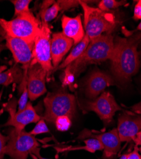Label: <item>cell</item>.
<instances>
[{"instance_id": "35", "label": "cell", "mask_w": 141, "mask_h": 159, "mask_svg": "<svg viewBox=\"0 0 141 159\" xmlns=\"http://www.w3.org/2000/svg\"><path fill=\"white\" fill-rule=\"evenodd\" d=\"M135 31H141V22L139 23V24L138 25V26L137 27Z\"/></svg>"}, {"instance_id": "6", "label": "cell", "mask_w": 141, "mask_h": 159, "mask_svg": "<svg viewBox=\"0 0 141 159\" xmlns=\"http://www.w3.org/2000/svg\"><path fill=\"white\" fill-rule=\"evenodd\" d=\"M8 141L5 148V155L11 159H27L29 155L39 148L40 144L34 136L24 130L10 128Z\"/></svg>"}, {"instance_id": "17", "label": "cell", "mask_w": 141, "mask_h": 159, "mask_svg": "<svg viewBox=\"0 0 141 159\" xmlns=\"http://www.w3.org/2000/svg\"><path fill=\"white\" fill-rule=\"evenodd\" d=\"M90 42V39L86 34H85L82 40L79 43L75 45L74 48H73L68 56L63 61V62L60 64V65L56 68L55 71L65 69L77 59H78L85 52Z\"/></svg>"}, {"instance_id": "14", "label": "cell", "mask_w": 141, "mask_h": 159, "mask_svg": "<svg viewBox=\"0 0 141 159\" xmlns=\"http://www.w3.org/2000/svg\"><path fill=\"white\" fill-rule=\"evenodd\" d=\"M114 85V80L110 75L96 68L92 71L86 82L85 96L89 99L94 100L104 92L105 89Z\"/></svg>"}, {"instance_id": "9", "label": "cell", "mask_w": 141, "mask_h": 159, "mask_svg": "<svg viewBox=\"0 0 141 159\" xmlns=\"http://www.w3.org/2000/svg\"><path fill=\"white\" fill-rule=\"evenodd\" d=\"M4 110L9 113L7 122L3 126H11L19 130H24L25 127L31 123H37L42 118L37 113L31 102H28L24 110L15 113V101L13 99L7 103Z\"/></svg>"}, {"instance_id": "13", "label": "cell", "mask_w": 141, "mask_h": 159, "mask_svg": "<svg viewBox=\"0 0 141 159\" xmlns=\"http://www.w3.org/2000/svg\"><path fill=\"white\" fill-rule=\"evenodd\" d=\"M46 73L42 66L30 65L27 71V88L31 101H34L46 92Z\"/></svg>"}, {"instance_id": "7", "label": "cell", "mask_w": 141, "mask_h": 159, "mask_svg": "<svg viewBox=\"0 0 141 159\" xmlns=\"http://www.w3.org/2000/svg\"><path fill=\"white\" fill-rule=\"evenodd\" d=\"M51 31L48 24L42 22L39 33L35 38L33 58L30 65L40 64L46 73V80L51 81L54 68L51 57Z\"/></svg>"}, {"instance_id": "23", "label": "cell", "mask_w": 141, "mask_h": 159, "mask_svg": "<svg viewBox=\"0 0 141 159\" xmlns=\"http://www.w3.org/2000/svg\"><path fill=\"white\" fill-rule=\"evenodd\" d=\"M84 143L89 149V152L95 153L97 151L103 150V146L96 138H90L84 140Z\"/></svg>"}, {"instance_id": "1", "label": "cell", "mask_w": 141, "mask_h": 159, "mask_svg": "<svg viewBox=\"0 0 141 159\" xmlns=\"http://www.w3.org/2000/svg\"><path fill=\"white\" fill-rule=\"evenodd\" d=\"M141 42V33L129 38L117 37L114 39V50L110 59L111 71L121 84L129 82L140 67L138 46Z\"/></svg>"}, {"instance_id": "4", "label": "cell", "mask_w": 141, "mask_h": 159, "mask_svg": "<svg viewBox=\"0 0 141 159\" xmlns=\"http://www.w3.org/2000/svg\"><path fill=\"white\" fill-rule=\"evenodd\" d=\"M42 22L30 11L24 12L10 20L0 19V28L5 36L24 39L34 45L35 38L40 30Z\"/></svg>"}, {"instance_id": "29", "label": "cell", "mask_w": 141, "mask_h": 159, "mask_svg": "<svg viewBox=\"0 0 141 159\" xmlns=\"http://www.w3.org/2000/svg\"><path fill=\"white\" fill-rule=\"evenodd\" d=\"M3 90L0 92V99L2 96ZM8 141V137L3 135L0 132V159H3L5 155V148Z\"/></svg>"}, {"instance_id": "28", "label": "cell", "mask_w": 141, "mask_h": 159, "mask_svg": "<svg viewBox=\"0 0 141 159\" xmlns=\"http://www.w3.org/2000/svg\"><path fill=\"white\" fill-rule=\"evenodd\" d=\"M132 110L135 113H138V114H141V101L139 102V103L132 106L131 107ZM135 143V147H138V146H141V132H140L139 133L137 134L135 141H134Z\"/></svg>"}, {"instance_id": "26", "label": "cell", "mask_w": 141, "mask_h": 159, "mask_svg": "<svg viewBox=\"0 0 141 159\" xmlns=\"http://www.w3.org/2000/svg\"><path fill=\"white\" fill-rule=\"evenodd\" d=\"M60 7V11L62 12L70 10L71 8H77L79 5H80V1H76V0H59L57 2Z\"/></svg>"}, {"instance_id": "18", "label": "cell", "mask_w": 141, "mask_h": 159, "mask_svg": "<svg viewBox=\"0 0 141 159\" xmlns=\"http://www.w3.org/2000/svg\"><path fill=\"white\" fill-rule=\"evenodd\" d=\"M60 11V7L57 2L53 1V0L43 1L40 10L41 22L48 24L57 16Z\"/></svg>"}, {"instance_id": "3", "label": "cell", "mask_w": 141, "mask_h": 159, "mask_svg": "<svg viewBox=\"0 0 141 159\" xmlns=\"http://www.w3.org/2000/svg\"><path fill=\"white\" fill-rule=\"evenodd\" d=\"M83 10L85 34L90 40L106 33H111L117 25V19L109 11L88 5L86 2L80 1Z\"/></svg>"}, {"instance_id": "21", "label": "cell", "mask_w": 141, "mask_h": 159, "mask_svg": "<svg viewBox=\"0 0 141 159\" xmlns=\"http://www.w3.org/2000/svg\"><path fill=\"white\" fill-rule=\"evenodd\" d=\"M32 1L31 0H14V1H10L11 3L14 4L15 12L14 17L19 16L24 12L30 11L29 6Z\"/></svg>"}, {"instance_id": "2", "label": "cell", "mask_w": 141, "mask_h": 159, "mask_svg": "<svg viewBox=\"0 0 141 159\" xmlns=\"http://www.w3.org/2000/svg\"><path fill=\"white\" fill-rule=\"evenodd\" d=\"M114 50V38L106 33L90 40L83 54L68 67L74 76H78L87 66L99 64L111 59Z\"/></svg>"}, {"instance_id": "24", "label": "cell", "mask_w": 141, "mask_h": 159, "mask_svg": "<svg viewBox=\"0 0 141 159\" xmlns=\"http://www.w3.org/2000/svg\"><path fill=\"white\" fill-rule=\"evenodd\" d=\"M75 80V76L73 72L69 70L68 67L64 69V71L61 77L62 81V87L65 88L69 86L70 88L73 85Z\"/></svg>"}, {"instance_id": "20", "label": "cell", "mask_w": 141, "mask_h": 159, "mask_svg": "<svg viewBox=\"0 0 141 159\" xmlns=\"http://www.w3.org/2000/svg\"><path fill=\"white\" fill-rule=\"evenodd\" d=\"M126 3V1H116V0H102L98 5V8L104 11H109V10L118 8Z\"/></svg>"}, {"instance_id": "25", "label": "cell", "mask_w": 141, "mask_h": 159, "mask_svg": "<svg viewBox=\"0 0 141 159\" xmlns=\"http://www.w3.org/2000/svg\"><path fill=\"white\" fill-rule=\"evenodd\" d=\"M48 132H50L48 127L46 124L45 123V120H43V118H42L41 120H40L37 122L36 126L29 132V133L33 136H36V135L41 134L48 133Z\"/></svg>"}, {"instance_id": "36", "label": "cell", "mask_w": 141, "mask_h": 159, "mask_svg": "<svg viewBox=\"0 0 141 159\" xmlns=\"http://www.w3.org/2000/svg\"><path fill=\"white\" fill-rule=\"evenodd\" d=\"M138 150H139V153H140V157H141V146H140V148H139Z\"/></svg>"}, {"instance_id": "31", "label": "cell", "mask_w": 141, "mask_h": 159, "mask_svg": "<svg viewBox=\"0 0 141 159\" xmlns=\"http://www.w3.org/2000/svg\"><path fill=\"white\" fill-rule=\"evenodd\" d=\"M133 19L135 20H141V0L137 1V3L135 5Z\"/></svg>"}, {"instance_id": "32", "label": "cell", "mask_w": 141, "mask_h": 159, "mask_svg": "<svg viewBox=\"0 0 141 159\" xmlns=\"http://www.w3.org/2000/svg\"><path fill=\"white\" fill-rule=\"evenodd\" d=\"M127 159H141V157L137 147H135L134 150L129 153Z\"/></svg>"}, {"instance_id": "34", "label": "cell", "mask_w": 141, "mask_h": 159, "mask_svg": "<svg viewBox=\"0 0 141 159\" xmlns=\"http://www.w3.org/2000/svg\"><path fill=\"white\" fill-rule=\"evenodd\" d=\"M7 47L5 44H3L2 43H0V54H1L2 51H3L4 50H7ZM0 61H1V57H0Z\"/></svg>"}, {"instance_id": "5", "label": "cell", "mask_w": 141, "mask_h": 159, "mask_svg": "<svg viewBox=\"0 0 141 159\" xmlns=\"http://www.w3.org/2000/svg\"><path fill=\"white\" fill-rule=\"evenodd\" d=\"M44 105L45 111L42 118L47 122L54 124L57 118L60 116L73 118L76 112V100L74 95L62 87L48 93L44 99Z\"/></svg>"}, {"instance_id": "27", "label": "cell", "mask_w": 141, "mask_h": 159, "mask_svg": "<svg viewBox=\"0 0 141 159\" xmlns=\"http://www.w3.org/2000/svg\"><path fill=\"white\" fill-rule=\"evenodd\" d=\"M29 98L28 96V90L27 86H25L22 92L20 94V97L19 99V101L18 102L19 104V108H18V111H20L25 109L28 104V99Z\"/></svg>"}, {"instance_id": "22", "label": "cell", "mask_w": 141, "mask_h": 159, "mask_svg": "<svg viewBox=\"0 0 141 159\" xmlns=\"http://www.w3.org/2000/svg\"><path fill=\"white\" fill-rule=\"evenodd\" d=\"M54 124L59 131L65 132L68 130L71 127V118L66 115L60 116L57 118Z\"/></svg>"}, {"instance_id": "10", "label": "cell", "mask_w": 141, "mask_h": 159, "mask_svg": "<svg viewBox=\"0 0 141 159\" xmlns=\"http://www.w3.org/2000/svg\"><path fill=\"white\" fill-rule=\"evenodd\" d=\"M94 138L100 141L103 146V159H112L116 156L121 148V141L118 135L117 128L104 133L93 134L88 130H83L80 134L78 139Z\"/></svg>"}, {"instance_id": "30", "label": "cell", "mask_w": 141, "mask_h": 159, "mask_svg": "<svg viewBox=\"0 0 141 159\" xmlns=\"http://www.w3.org/2000/svg\"><path fill=\"white\" fill-rule=\"evenodd\" d=\"M60 152H70V151H75V150H85L89 152V149L86 145L85 146H76V147H68L65 148H59Z\"/></svg>"}, {"instance_id": "33", "label": "cell", "mask_w": 141, "mask_h": 159, "mask_svg": "<svg viewBox=\"0 0 141 159\" xmlns=\"http://www.w3.org/2000/svg\"><path fill=\"white\" fill-rule=\"evenodd\" d=\"M31 157L33 159H50V158H43V157H42L40 155V148H37V150H36L35 151H34L32 153L30 154Z\"/></svg>"}, {"instance_id": "8", "label": "cell", "mask_w": 141, "mask_h": 159, "mask_svg": "<svg viewBox=\"0 0 141 159\" xmlns=\"http://www.w3.org/2000/svg\"><path fill=\"white\" fill-rule=\"evenodd\" d=\"M80 107L85 112L94 111L103 122L105 127L113 120V117L117 111H123L117 103L114 96L109 92H103L94 100L80 102Z\"/></svg>"}, {"instance_id": "19", "label": "cell", "mask_w": 141, "mask_h": 159, "mask_svg": "<svg viewBox=\"0 0 141 159\" xmlns=\"http://www.w3.org/2000/svg\"><path fill=\"white\" fill-rule=\"evenodd\" d=\"M20 70L17 67V64L6 71L0 72V85L7 87L16 82L20 76Z\"/></svg>"}, {"instance_id": "16", "label": "cell", "mask_w": 141, "mask_h": 159, "mask_svg": "<svg viewBox=\"0 0 141 159\" xmlns=\"http://www.w3.org/2000/svg\"><path fill=\"white\" fill-rule=\"evenodd\" d=\"M61 22L62 33L71 39L74 45H76L79 43L85 35L82 20V15L80 14L75 17L63 16Z\"/></svg>"}, {"instance_id": "11", "label": "cell", "mask_w": 141, "mask_h": 159, "mask_svg": "<svg viewBox=\"0 0 141 159\" xmlns=\"http://www.w3.org/2000/svg\"><path fill=\"white\" fill-rule=\"evenodd\" d=\"M6 46L10 50L15 64H20L24 71H28L33 58L34 45L22 39L5 36Z\"/></svg>"}, {"instance_id": "15", "label": "cell", "mask_w": 141, "mask_h": 159, "mask_svg": "<svg viewBox=\"0 0 141 159\" xmlns=\"http://www.w3.org/2000/svg\"><path fill=\"white\" fill-rule=\"evenodd\" d=\"M74 42L60 32L55 33L51 38V57L54 68V71L60 65V63L68 52L71 50Z\"/></svg>"}, {"instance_id": "12", "label": "cell", "mask_w": 141, "mask_h": 159, "mask_svg": "<svg viewBox=\"0 0 141 159\" xmlns=\"http://www.w3.org/2000/svg\"><path fill=\"white\" fill-rule=\"evenodd\" d=\"M117 130L121 142L134 141L141 132V114L125 111L118 117Z\"/></svg>"}]
</instances>
